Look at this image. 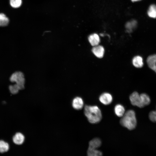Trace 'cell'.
I'll list each match as a JSON object with an SVG mask.
<instances>
[{
  "instance_id": "obj_1",
  "label": "cell",
  "mask_w": 156,
  "mask_h": 156,
  "mask_svg": "<svg viewBox=\"0 0 156 156\" xmlns=\"http://www.w3.org/2000/svg\"><path fill=\"white\" fill-rule=\"evenodd\" d=\"M84 113L88 121L92 124H96L101 120L102 115L101 111L97 106L86 105Z\"/></svg>"
},
{
  "instance_id": "obj_2",
  "label": "cell",
  "mask_w": 156,
  "mask_h": 156,
  "mask_svg": "<svg viewBox=\"0 0 156 156\" xmlns=\"http://www.w3.org/2000/svg\"><path fill=\"white\" fill-rule=\"evenodd\" d=\"M120 121L121 125L130 130L134 129L137 125V120L135 112L129 110L125 112Z\"/></svg>"
},
{
  "instance_id": "obj_3",
  "label": "cell",
  "mask_w": 156,
  "mask_h": 156,
  "mask_svg": "<svg viewBox=\"0 0 156 156\" xmlns=\"http://www.w3.org/2000/svg\"><path fill=\"white\" fill-rule=\"evenodd\" d=\"M11 82L15 83L20 90L24 89L25 79L23 73L21 71H16L12 73L10 78Z\"/></svg>"
},
{
  "instance_id": "obj_4",
  "label": "cell",
  "mask_w": 156,
  "mask_h": 156,
  "mask_svg": "<svg viewBox=\"0 0 156 156\" xmlns=\"http://www.w3.org/2000/svg\"><path fill=\"white\" fill-rule=\"evenodd\" d=\"M129 99L133 105L140 108L144 107L140 95L137 92L135 91L133 92L129 96Z\"/></svg>"
},
{
  "instance_id": "obj_5",
  "label": "cell",
  "mask_w": 156,
  "mask_h": 156,
  "mask_svg": "<svg viewBox=\"0 0 156 156\" xmlns=\"http://www.w3.org/2000/svg\"><path fill=\"white\" fill-rule=\"evenodd\" d=\"M92 52L95 57L99 58H101L104 56L105 50L103 46L99 44L93 47Z\"/></svg>"
},
{
  "instance_id": "obj_6",
  "label": "cell",
  "mask_w": 156,
  "mask_h": 156,
  "mask_svg": "<svg viewBox=\"0 0 156 156\" xmlns=\"http://www.w3.org/2000/svg\"><path fill=\"white\" fill-rule=\"evenodd\" d=\"M99 99L100 102L105 105H108L110 104L113 100L112 95L108 92L102 93L99 96Z\"/></svg>"
},
{
  "instance_id": "obj_7",
  "label": "cell",
  "mask_w": 156,
  "mask_h": 156,
  "mask_svg": "<svg viewBox=\"0 0 156 156\" xmlns=\"http://www.w3.org/2000/svg\"><path fill=\"white\" fill-rule=\"evenodd\" d=\"M72 105L74 109L76 110H80L83 107V101L81 97H76L73 100Z\"/></svg>"
},
{
  "instance_id": "obj_8",
  "label": "cell",
  "mask_w": 156,
  "mask_h": 156,
  "mask_svg": "<svg viewBox=\"0 0 156 156\" xmlns=\"http://www.w3.org/2000/svg\"><path fill=\"white\" fill-rule=\"evenodd\" d=\"M146 61L149 67L156 73V54L148 56Z\"/></svg>"
},
{
  "instance_id": "obj_9",
  "label": "cell",
  "mask_w": 156,
  "mask_h": 156,
  "mask_svg": "<svg viewBox=\"0 0 156 156\" xmlns=\"http://www.w3.org/2000/svg\"><path fill=\"white\" fill-rule=\"evenodd\" d=\"M88 40L91 45L92 47L99 44L100 41L99 36L96 33L90 35L88 37Z\"/></svg>"
},
{
  "instance_id": "obj_10",
  "label": "cell",
  "mask_w": 156,
  "mask_h": 156,
  "mask_svg": "<svg viewBox=\"0 0 156 156\" xmlns=\"http://www.w3.org/2000/svg\"><path fill=\"white\" fill-rule=\"evenodd\" d=\"M133 65L138 68H142L143 66L144 63L142 57L139 55L134 56L132 60Z\"/></svg>"
},
{
  "instance_id": "obj_11",
  "label": "cell",
  "mask_w": 156,
  "mask_h": 156,
  "mask_svg": "<svg viewBox=\"0 0 156 156\" xmlns=\"http://www.w3.org/2000/svg\"><path fill=\"white\" fill-rule=\"evenodd\" d=\"M25 140L23 135L21 133H17L13 136L12 140L14 144L20 145L22 144Z\"/></svg>"
},
{
  "instance_id": "obj_12",
  "label": "cell",
  "mask_w": 156,
  "mask_h": 156,
  "mask_svg": "<svg viewBox=\"0 0 156 156\" xmlns=\"http://www.w3.org/2000/svg\"><path fill=\"white\" fill-rule=\"evenodd\" d=\"M101 144V141L99 138H94L89 142L88 148L96 149L99 147Z\"/></svg>"
},
{
  "instance_id": "obj_13",
  "label": "cell",
  "mask_w": 156,
  "mask_h": 156,
  "mask_svg": "<svg viewBox=\"0 0 156 156\" xmlns=\"http://www.w3.org/2000/svg\"><path fill=\"white\" fill-rule=\"evenodd\" d=\"M114 111L117 116L119 117H122L125 113V110L123 105L118 104L115 105L114 108Z\"/></svg>"
},
{
  "instance_id": "obj_14",
  "label": "cell",
  "mask_w": 156,
  "mask_h": 156,
  "mask_svg": "<svg viewBox=\"0 0 156 156\" xmlns=\"http://www.w3.org/2000/svg\"><path fill=\"white\" fill-rule=\"evenodd\" d=\"M148 16L150 17L153 18H156V5L155 4L151 5L148 9L147 11Z\"/></svg>"
},
{
  "instance_id": "obj_15",
  "label": "cell",
  "mask_w": 156,
  "mask_h": 156,
  "mask_svg": "<svg viewBox=\"0 0 156 156\" xmlns=\"http://www.w3.org/2000/svg\"><path fill=\"white\" fill-rule=\"evenodd\" d=\"M9 22V18L3 13H0V27H5L8 25Z\"/></svg>"
},
{
  "instance_id": "obj_16",
  "label": "cell",
  "mask_w": 156,
  "mask_h": 156,
  "mask_svg": "<svg viewBox=\"0 0 156 156\" xmlns=\"http://www.w3.org/2000/svg\"><path fill=\"white\" fill-rule=\"evenodd\" d=\"M140 95L142 103L144 107L150 104L151 99L150 97L147 94L143 93L140 94Z\"/></svg>"
},
{
  "instance_id": "obj_17",
  "label": "cell",
  "mask_w": 156,
  "mask_h": 156,
  "mask_svg": "<svg viewBox=\"0 0 156 156\" xmlns=\"http://www.w3.org/2000/svg\"><path fill=\"white\" fill-rule=\"evenodd\" d=\"M137 25V22L135 20L127 22L125 25L127 32L129 33L131 32L132 30L136 27Z\"/></svg>"
},
{
  "instance_id": "obj_18",
  "label": "cell",
  "mask_w": 156,
  "mask_h": 156,
  "mask_svg": "<svg viewBox=\"0 0 156 156\" xmlns=\"http://www.w3.org/2000/svg\"><path fill=\"white\" fill-rule=\"evenodd\" d=\"M9 149L8 144L2 140H0V153H3L8 151Z\"/></svg>"
},
{
  "instance_id": "obj_19",
  "label": "cell",
  "mask_w": 156,
  "mask_h": 156,
  "mask_svg": "<svg viewBox=\"0 0 156 156\" xmlns=\"http://www.w3.org/2000/svg\"><path fill=\"white\" fill-rule=\"evenodd\" d=\"M87 155L89 156H99L102 155V153L96 149L88 148Z\"/></svg>"
},
{
  "instance_id": "obj_20",
  "label": "cell",
  "mask_w": 156,
  "mask_h": 156,
  "mask_svg": "<svg viewBox=\"0 0 156 156\" xmlns=\"http://www.w3.org/2000/svg\"><path fill=\"white\" fill-rule=\"evenodd\" d=\"M10 4L13 8H17L21 5L22 2V0H10Z\"/></svg>"
},
{
  "instance_id": "obj_21",
  "label": "cell",
  "mask_w": 156,
  "mask_h": 156,
  "mask_svg": "<svg viewBox=\"0 0 156 156\" xmlns=\"http://www.w3.org/2000/svg\"><path fill=\"white\" fill-rule=\"evenodd\" d=\"M9 88L10 92L13 94H17L20 90L18 86L16 84L10 85Z\"/></svg>"
},
{
  "instance_id": "obj_22",
  "label": "cell",
  "mask_w": 156,
  "mask_h": 156,
  "mask_svg": "<svg viewBox=\"0 0 156 156\" xmlns=\"http://www.w3.org/2000/svg\"><path fill=\"white\" fill-rule=\"evenodd\" d=\"M149 118L152 122H156V111H152L149 114Z\"/></svg>"
},
{
  "instance_id": "obj_23",
  "label": "cell",
  "mask_w": 156,
  "mask_h": 156,
  "mask_svg": "<svg viewBox=\"0 0 156 156\" xmlns=\"http://www.w3.org/2000/svg\"><path fill=\"white\" fill-rule=\"evenodd\" d=\"M133 2H135V1H140L141 0H131Z\"/></svg>"
}]
</instances>
